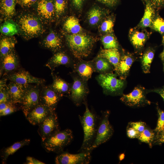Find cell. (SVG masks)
Masks as SVG:
<instances>
[{
	"instance_id": "f35d334b",
	"label": "cell",
	"mask_w": 164,
	"mask_h": 164,
	"mask_svg": "<svg viewBox=\"0 0 164 164\" xmlns=\"http://www.w3.org/2000/svg\"><path fill=\"white\" fill-rule=\"evenodd\" d=\"M7 84L0 86V103H12L10 100Z\"/></svg>"
},
{
	"instance_id": "7a4b0ae2",
	"label": "cell",
	"mask_w": 164,
	"mask_h": 164,
	"mask_svg": "<svg viewBox=\"0 0 164 164\" xmlns=\"http://www.w3.org/2000/svg\"><path fill=\"white\" fill-rule=\"evenodd\" d=\"M67 46L74 57L78 60L89 56L97 39L86 33L80 32L66 36Z\"/></svg>"
},
{
	"instance_id": "484cf974",
	"label": "cell",
	"mask_w": 164,
	"mask_h": 164,
	"mask_svg": "<svg viewBox=\"0 0 164 164\" xmlns=\"http://www.w3.org/2000/svg\"><path fill=\"white\" fill-rule=\"evenodd\" d=\"M91 61L94 72H97L100 74L109 73L108 72L112 69V65L104 58L97 57Z\"/></svg>"
},
{
	"instance_id": "9a60e30c",
	"label": "cell",
	"mask_w": 164,
	"mask_h": 164,
	"mask_svg": "<svg viewBox=\"0 0 164 164\" xmlns=\"http://www.w3.org/2000/svg\"><path fill=\"white\" fill-rule=\"evenodd\" d=\"M54 111L39 103L29 112L26 118L32 125H39Z\"/></svg>"
},
{
	"instance_id": "e575fe53",
	"label": "cell",
	"mask_w": 164,
	"mask_h": 164,
	"mask_svg": "<svg viewBox=\"0 0 164 164\" xmlns=\"http://www.w3.org/2000/svg\"><path fill=\"white\" fill-rule=\"evenodd\" d=\"M101 41L104 49H118V42L112 35L108 34L104 36L101 38Z\"/></svg>"
},
{
	"instance_id": "f5cc1de1",
	"label": "cell",
	"mask_w": 164,
	"mask_h": 164,
	"mask_svg": "<svg viewBox=\"0 0 164 164\" xmlns=\"http://www.w3.org/2000/svg\"><path fill=\"white\" fill-rule=\"evenodd\" d=\"M125 155L124 154H121L119 156V159L121 161L124 159V158Z\"/></svg>"
},
{
	"instance_id": "d6986e66",
	"label": "cell",
	"mask_w": 164,
	"mask_h": 164,
	"mask_svg": "<svg viewBox=\"0 0 164 164\" xmlns=\"http://www.w3.org/2000/svg\"><path fill=\"white\" fill-rule=\"evenodd\" d=\"M78 60L79 61L75 63L73 65V71L83 80L87 81L94 72L92 61L83 60L82 59Z\"/></svg>"
},
{
	"instance_id": "836d02e7",
	"label": "cell",
	"mask_w": 164,
	"mask_h": 164,
	"mask_svg": "<svg viewBox=\"0 0 164 164\" xmlns=\"http://www.w3.org/2000/svg\"><path fill=\"white\" fill-rule=\"evenodd\" d=\"M154 55L153 50L149 49L144 54L142 58V64L143 70L145 73L150 72L151 64Z\"/></svg>"
},
{
	"instance_id": "1f68e13d",
	"label": "cell",
	"mask_w": 164,
	"mask_h": 164,
	"mask_svg": "<svg viewBox=\"0 0 164 164\" xmlns=\"http://www.w3.org/2000/svg\"><path fill=\"white\" fill-rule=\"evenodd\" d=\"M130 37L133 45L137 49L140 48L144 46L147 39L144 32L138 31H135L131 33Z\"/></svg>"
},
{
	"instance_id": "4dcf8cb0",
	"label": "cell",
	"mask_w": 164,
	"mask_h": 164,
	"mask_svg": "<svg viewBox=\"0 0 164 164\" xmlns=\"http://www.w3.org/2000/svg\"><path fill=\"white\" fill-rule=\"evenodd\" d=\"M155 135L154 130L147 126L143 132L140 133L137 138L141 142L148 144L150 148H152Z\"/></svg>"
},
{
	"instance_id": "816d5d0a",
	"label": "cell",
	"mask_w": 164,
	"mask_h": 164,
	"mask_svg": "<svg viewBox=\"0 0 164 164\" xmlns=\"http://www.w3.org/2000/svg\"><path fill=\"white\" fill-rule=\"evenodd\" d=\"M160 56L162 60L164 61V48L162 52L161 53Z\"/></svg>"
},
{
	"instance_id": "cb8c5ba5",
	"label": "cell",
	"mask_w": 164,
	"mask_h": 164,
	"mask_svg": "<svg viewBox=\"0 0 164 164\" xmlns=\"http://www.w3.org/2000/svg\"><path fill=\"white\" fill-rule=\"evenodd\" d=\"M143 0L145 3V10L139 25L142 27L145 28L151 26L154 19L155 9L149 0Z\"/></svg>"
},
{
	"instance_id": "30bf717a",
	"label": "cell",
	"mask_w": 164,
	"mask_h": 164,
	"mask_svg": "<svg viewBox=\"0 0 164 164\" xmlns=\"http://www.w3.org/2000/svg\"><path fill=\"white\" fill-rule=\"evenodd\" d=\"M91 153L87 152L76 154L62 153L56 157L55 163L56 164H88L91 159Z\"/></svg>"
},
{
	"instance_id": "d4e9b609",
	"label": "cell",
	"mask_w": 164,
	"mask_h": 164,
	"mask_svg": "<svg viewBox=\"0 0 164 164\" xmlns=\"http://www.w3.org/2000/svg\"><path fill=\"white\" fill-rule=\"evenodd\" d=\"M30 142L29 139H25L15 143L11 146L3 149L1 153V157L3 163L5 162L8 157L12 155L18 149L24 146L29 145Z\"/></svg>"
},
{
	"instance_id": "7dc6e473",
	"label": "cell",
	"mask_w": 164,
	"mask_h": 164,
	"mask_svg": "<svg viewBox=\"0 0 164 164\" xmlns=\"http://www.w3.org/2000/svg\"><path fill=\"white\" fill-rule=\"evenodd\" d=\"M110 7H113L116 5L118 0H96Z\"/></svg>"
},
{
	"instance_id": "f907efd6",
	"label": "cell",
	"mask_w": 164,
	"mask_h": 164,
	"mask_svg": "<svg viewBox=\"0 0 164 164\" xmlns=\"http://www.w3.org/2000/svg\"><path fill=\"white\" fill-rule=\"evenodd\" d=\"M154 91L159 94L164 101V87L159 89L155 90Z\"/></svg>"
},
{
	"instance_id": "8d00e7d4",
	"label": "cell",
	"mask_w": 164,
	"mask_h": 164,
	"mask_svg": "<svg viewBox=\"0 0 164 164\" xmlns=\"http://www.w3.org/2000/svg\"><path fill=\"white\" fill-rule=\"evenodd\" d=\"M158 119L156 128L154 130L156 134L164 131V111L157 108Z\"/></svg>"
},
{
	"instance_id": "4fadbf2b",
	"label": "cell",
	"mask_w": 164,
	"mask_h": 164,
	"mask_svg": "<svg viewBox=\"0 0 164 164\" xmlns=\"http://www.w3.org/2000/svg\"><path fill=\"white\" fill-rule=\"evenodd\" d=\"M22 68L18 56L14 50L0 60V77Z\"/></svg>"
},
{
	"instance_id": "f6af8a7d",
	"label": "cell",
	"mask_w": 164,
	"mask_h": 164,
	"mask_svg": "<svg viewBox=\"0 0 164 164\" xmlns=\"http://www.w3.org/2000/svg\"><path fill=\"white\" fill-rule=\"evenodd\" d=\"M39 0H16L18 3L25 7H30Z\"/></svg>"
},
{
	"instance_id": "5b68a950",
	"label": "cell",
	"mask_w": 164,
	"mask_h": 164,
	"mask_svg": "<svg viewBox=\"0 0 164 164\" xmlns=\"http://www.w3.org/2000/svg\"><path fill=\"white\" fill-rule=\"evenodd\" d=\"M70 75L73 79L70 94L67 97L75 105L79 106L87 101L89 93L87 81L83 80L76 73L73 72Z\"/></svg>"
},
{
	"instance_id": "e0dca14e",
	"label": "cell",
	"mask_w": 164,
	"mask_h": 164,
	"mask_svg": "<svg viewBox=\"0 0 164 164\" xmlns=\"http://www.w3.org/2000/svg\"><path fill=\"white\" fill-rule=\"evenodd\" d=\"M36 10L40 18L46 21H52L56 17L53 0H39L37 2Z\"/></svg>"
},
{
	"instance_id": "ac0fdd59",
	"label": "cell",
	"mask_w": 164,
	"mask_h": 164,
	"mask_svg": "<svg viewBox=\"0 0 164 164\" xmlns=\"http://www.w3.org/2000/svg\"><path fill=\"white\" fill-rule=\"evenodd\" d=\"M7 85L11 103L19 105L25 93L26 85H23L10 81Z\"/></svg>"
},
{
	"instance_id": "d590c367",
	"label": "cell",
	"mask_w": 164,
	"mask_h": 164,
	"mask_svg": "<svg viewBox=\"0 0 164 164\" xmlns=\"http://www.w3.org/2000/svg\"><path fill=\"white\" fill-rule=\"evenodd\" d=\"M56 18L58 19L64 13L67 6V0H54Z\"/></svg>"
},
{
	"instance_id": "c3c4849f",
	"label": "cell",
	"mask_w": 164,
	"mask_h": 164,
	"mask_svg": "<svg viewBox=\"0 0 164 164\" xmlns=\"http://www.w3.org/2000/svg\"><path fill=\"white\" fill-rule=\"evenodd\" d=\"M26 164H44L42 162L33 157L28 156L26 159Z\"/></svg>"
},
{
	"instance_id": "83f0119b",
	"label": "cell",
	"mask_w": 164,
	"mask_h": 164,
	"mask_svg": "<svg viewBox=\"0 0 164 164\" xmlns=\"http://www.w3.org/2000/svg\"><path fill=\"white\" fill-rule=\"evenodd\" d=\"M16 40L10 37H3L0 40V60L6 55L14 50Z\"/></svg>"
},
{
	"instance_id": "3957f363",
	"label": "cell",
	"mask_w": 164,
	"mask_h": 164,
	"mask_svg": "<svg viewBox=\"0 0 164 164\" xmlns=\"http://www.w3.org/2000/svg\"><path fill=\"white\" fill-rule=\"evenodd\" d=\"M73 138L72 131L66 129L60 130L42 141L43 148L48 152L56 153L62 152Z\"/></svg>"
},
{
	"instance_id": "52a82bcc",
	"label": "cell",
	"mask_w": 164,
	"mask_h": 164,
	"mask_svg": "<svg viewBox=\"0 0 164 164\" xmlns=\"http://www.w3.org/2000/svg\"><path fill=\"white\" fill-rule=\"evenodd\" d=\"M41 85L29 84L26 85L25 93L19 106L25 117L39 103V95Z\"/></svg>"
},
{
	"instance_id": "db71d44e",
	"label": "cell",
	"mask_w": 164,
	"mask_h": 164,
	"mask_svg": "<svg viewBox=\"0 0 164 164\" xmlns=\"http://www.w3.org/2000/svg\"><path fill=\"white\" fill-rule=\"evenodd\" d=\"M162 43L164 45V36H163L162 38Z\"/></svg>"
},
{
	"instance_id": "44dd1931",
	"label": "cell",
	"mask_w": 164,
	"mask_h": 164,
	"mask_svg": "<svg viewBox=\"0 0 164 164\" xmlns=\"http://www.w3.org/2000/svg\"><path fill=\"white\" fill-rule=\"evenodd\" d=\"M42 45L55 53L61 50L63 47L61 39L55 32L51 31L43 39Z\"/></svg>"
},
{
	"instance_id": "9c48e42d",
	"label": "cell",
	"mask_w": 164,
	"mask_h": 164,
	"mask_svg": "<svg viewBox=\"0 0 164 164\" xmlns=\"http://www.w3.org/2000/svg\"><path fill=\"white\" fill-rule=\"evenodd\" d=\"M38 125V132L42 141L60 130L58 117L55 111L51 113Z\"/></svg>"
},
{
	"instance_id": "8fae6325",
	"label": "cell",
	"mask_w": 164,
	"mask_h": 164,
	"mask_svg": "<svg viewBox=\"0 0 164 164\" xmlns=\"http://www.w3.org/2000/svg\"><path fill=\"white\" fill-rule=\"evenodd\" d=\"M62 96L55 91L50 85H41L39 95V103L55 111Z\"/></svg>"
},
{
	"instance_id": "ee69618b",
	"label": "cell",
	"mask_w": 164,
	"mask_h": 164,
	"mask_svg": "<svg viewBox=\"0 0 164 164\" xmlns=\"http://www.w3.org/2000/svg\"><path fill=\"white\" fill-rule=\"evenodd\" d=\"M164 143V131L156 134L155 139L153 143V145H160Z\"/></svg>"
},
{
	"instance_id": "bcb514c9",
	"label": "cell",
	"mask_w": 164,
	"mask_h": 164,
	"mask_svg": "<svg viewBox=\"0 0 164 164\" xmlns=\"http://www.w3.org/2000/svg\"><path fill=\"white\" fill-rule=\"evenodd\" d=\"M155 9L164 7V0H149Z\"/></svg>"
},
{
	"instance_id": "b9f144b4",
	"label": "cell",
	"mask_w": 164,
	"mask_h": 164,
	"mask_svg": "<svg viewBox=\"0 0 164 164\" xmlns=\"http://www.w3.org/2000/svg\"><path fill=\"white\" fill-rule=\"evenodd\" d=\"M139 133L143 132L147 126L145 123L142 121L130 122L128 124Z\"/></svg>"
},
{
	"instance_id": "4316f807",
	"label": "cell",
	"mask_w": 164,
	"mask_h": 164,
	"mask_svg": "<svg viewBox=\"0 0 164 164\" xmlns=\"http://www.w3.org/2000/svg\"><path fill=\"white\" fill-rule=\"evenodd\" d=\"M63 28L70 34H77L81 32L82 31V28L79 20L73 16L69 17L66 20Z\"/></svg>"
},
{
	"instance_id": "f1b7e54d",
	"label": "cell",
	"mask_w": 164,
	"mask_h": 164,
	"mask_svg": "<svg viewBox=\"0 0 164 164\" xmlns=\"http://www.w3.org/2000/svg\"><path fill=\"white\" fill-rule=\"evenodd\" d=\"M16 0H1L0 12L1 14L7 18L12 17L15 14Z\"/></svg>"
},
{
	"instance_id": "74e56055",
	"label": "cell",
	"mask_w": 164,
	"mask_h": 164,
	"mask_svg": "<svg viewBox=\"0 0 164 164\" xmlns=\"http://www.w3.org/2000/svg\"><path fill=\"white\" fill-rule=\"evenodd\" d=\"M152 28L161 34H164V19L158 16L154 19L152 24Z\"/></svg>"
},
{
	"instance_id": "ab89813d",
	"label": "cell",
	"mask_w": 164,
	"mask_h": 164,
	"mask_svg": "<svg viewBox=\"0 0 164 164\" xmlns=\"http://www.w3.org/2000/svg\"><path fill=\"white\" fill-rule=\"evenodd\" d=\"M114 22L111 19H108L104 21L101 26L102 31L105 32H111L113 31Z\"/></svg>"
},
{
	"instance_id": "681fc988",
	"label": "cell",
	"mask_w": 164,
	"mask_h": 164,
	"mask_svg": "<svg viewBox=\"0 0 164 164\" xmlns=\"http://www.w3.org/2000/svg\"><path fill=\"white\" fill-rule=\"evenodd\" d=\"M73 6L77 10H80L82 8L84 0H71Z\"/></svg>"
},
{
	"instance_id": "7bdbcfd3",
	"label": "cell",
	"mask_w": 164,
	"mask_h": 164,
	"mask_svg": "<svg viewBox=\"0 0 164 164\" xmlns=\"http://www.w3.org/2000/svg\"><path fill=\"white\" fill-rule=\"evenodd\" d=\"M126 131L128 136L131 138H137L140 133L128 125Z\"/></svg>"
},
{
	"instance_id": "ffe728a7",
	"label": "cell",
	"mask_w": 164,
	"mask_h": 164,
	"mask_svg": "<svg viewBox=\"0 0 164 164\" xmlns=\"http://www.w3.org/2000/svg\"><path fill=\"white\" fill-rule=\"evenodd\" d=\"M51 75L53 83L50 85L51 87L62 97L65 96L67 97L70 92L71 84L57 76L53 71H52Z\"/></svg>"
},
{
	"instance_id": "11a10c76",
	"label": "cell",
	"mask_w": 164,
	"mask_h": 164,
	"mask_svg": "<svg viewBox=\"0 0 164 164\" xmlns=\"http://www.w3.org/2000/svg\"></svg>"
},
{
	"instance_id": "ba28073f",
	"label": "cell",
	"mask_w": 164,
	"mask_h": 164,
	"mask_svg": "<svg viewBox=\"0 0 164 164\" xmlns=\"http://www.w3.org/2000/svg\"><path fill=\"white\" fill-rule=\"evenodd\" d=\"M96 78L106 94H117L124 84L122 79L117 78L116 75L112 73L100 74Z\"/></svg>"
},
{
	"instance_id": "7402d4cb",
	"label": "cell",
	"mask_w": 164,
	"mask_h": 164,
	"mask_svg": "<svg viewBox=\"0 0 164 164\" xmlns=\"http://www.w3.org/2000/svg\"><path fill=\"white\" fill-rule=\"evenodd\" d=\"M107 60L116 69L121 59L120 53L117 48L101 49L97 56Z\"/></svg>"
},
{
	"instance_id": "6da1fadb",
	"label": "cell",
	"mask_w": 164,
	"mask_h": 164,
	"mask_svg": "<svg viewBox=\"0 0 164 164\" xmlns=\"http://www.w3.org/2000/svg\"><path fill=\"white\" fill-rule=\"evenodd\" d=\"M84 104L85 107V112L82 115H79L84 134L83 142L79 152H87L93 144L96 136L100 116L89 109L87 101Z\"/></svg>"
},
{
	"instance_id": "2e32d148",
	"label": "cell",
	"mask_w": 164,
	"mask_h": 164,
	"mask_svg": "<svg viewBox=\"0 0 164 164\" xmlns=\"http://www.w3.org/2000/svg\"><path fill=\"white\" fill-rule=\"evenodd\" d=\"M74 63L67 54L60 50L54 53L52 57L45 64V66L53 71L56 67L60 65L73 68Z\"/></svg>"
},
{
	"instance_id": "f546056e",
	"label": "cell",
	"mask_w": 164,
	"mask_h": 164,
	"mask_svg": "<svg viewBox=\"0 0 164 164\" xmlns=\"http://www.w3.org/2000/svg\"><path fill=\"white\" fill-rule=\"evenodd\" d=\"M20 31L18 24L11 20L5 21L0 27L1 33L8 36L17 34Z\"/></svg>"
},
{
	"instance_id": "5bb4252c",
	"label": "cell",
	"mask_w": 164,
	"mask_h": 164,
	"mask_svg": "<svg viewBox=\"0 0 164 164\" xmlns=\"http://www.w3.org/2000/svg\"><path fill=\"white\" fill-rule=\"evenodd\" d=\"M120 100L126 105L132 107H140L150 103L146 98L143 88L141 87H136L130 93L123 94Z\"/></svg>"
},
{
	"instance_id": "60d3db41",
	"label": "cell",
	"mask_w": 164,
	"mask_h": 164,
	"mask_svg": "<svg viewBox=\"0 0 164 164\" xmlns=\"http://www.w3.org/2000/svg\"><path fill=\"white\" fill-rule=\"evenodd\" d=\"M17 104L12 103H10L5 109L1 113H0V116H5L9 114L16 111L20 109V107Z\"/></svg>"
},
{
	"instance_id": "277c9868",
	"label": "cell",
	"mask_w": 164,
	"mask_h": 164,
	"mask_svg": "<svg viewBox=\"0 0 164 164\" xmlns=\"http://www.w3.org/2000/svg\"><path fill=\"white\" fill-rule=\"evenodd\" d=\"M101 113L95 140L87 152H91L100 145L108 141L113 134L114 130L109 120L110 112L106 111H102Z\"/></svg>"
},
{
	"instance_id": "603a6c76",
	"label": "cell",
	"mask_w": 164,
	"mask_h": 164,
	"mask_svg": "<svg viewBox=\"0 0 164 164\" xmlns=\"http://www.w3.org/2000/svg\"><path fill=\"white\" fill-rule=\"evenodd\" d=\"M133 61V57L128 54L125 55L121 58L115 70L121 79L123 80L126 77Z\"/></svg>"
},
{
	"instance_id": "d6a6232c",
	"label": "cell",
	"mask_w": 164,
	"mask_h": 164,
	"mask_svg": "<svg viewBox=\"0 0 164 164\" xmlns=\"http://www.w3.org/2000/svg\"><path fill=\"white\" fill-rule=\"evenodd\" d=\"M104 12L99 7H94L90 9L87 13V19L92 26L97 25L102 18Z\"/></svg>"
},
{
	"instance_id": "7c38bea8",
	"label": "cell",
	"mask_w": 164,
	"mask_h": 164,
	"mask_svg": "<svg viewBox=\"0 0 164 164\" xmlns=\"http://www.w3.org/2000/svg\"><path fill=\"white\" fill-rule=\"evenodd\" d=\"M4 77H6L10 81L23 85L29 84L42 85L45 84L46 82L44 79L33 76L22 68Z\"/></svg>"
},
{
	"instance_id": "8992f818",
	"label": "cell",
	"mask_w": 164,
	"mask_h": 164,
	"mask_svg": "<svg viewBox=\"0 0 164 164\" xmlns=\"http://www.w3.org/2000/svg\"><path fill=\"white\" fill-rule=\"evenodd\" d=\"M18 25L20 31L28 38L37 36L44 31L39 20L36 16L29 14L21 15L19 19Z\"/></svg>"
}]
</instances>
